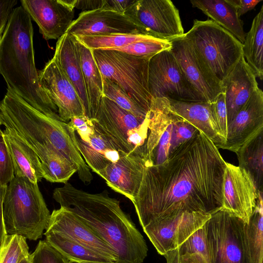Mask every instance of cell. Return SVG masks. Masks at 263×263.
Instances as JSON below:
<instances>
[{
	"label": "cell",
	"instance_id": "cell-1",
	"mask_svg": "<svg viewBox=\"0 0 263 263\" xmlns=\"http://www.w3.org/2000/svg\"><path fill=\"white\" fill-rule=\"evenodd\" d=\"M226 163L215 144L199 131L162 163L147 160L132 201L142 228L179 213L212 215L221 210Z\"/></svg>",
	"mask_w": 263,
	"mask_h": 263
},
{
	"label": "cell",
	"instance_id": "cell-2",
	"mask_svg": "<svg viewBox=\"0 0 263 263\" xmlns=\"http://www.w3.org/2000/svg\"><path fill=\"white\" fill-rule=\"evenodd\" d=\"M52 197L114 249L116 263H143L148 251L144 237L120 201L110 197L107 190L90 193L67 182L55 189Z\"/></svg>",
	"mask_w": 263,
	"mask_h": 263
},
{
	"label": "cell",
	"instance_id": "cell-3",
	"mask_svg": "<svg viewBox=\"0 0 263 263\" xmlns=\"http://www.w3.org/2000/svg\"><path fill=\"white\" fill-rule=\"evenodd\" d=\"M33 36L31 17L21 6L15 7L0 37V75L7 88L31 106L61 121L57 108L40 86Z\"/></svg>",
	"mask_w": 263,
	"mask_h": 263
},
{
	"label": "cell",
	"instance_id": "cell-4",
	"mask_svg": "<svg viewBox=\"0 0 263 263\" xmlns=\"http://www.w3.org/2000/svg\"><path fill=\"white\" fill-rule=\"evenodd\" d=\"M3 211L7 234L32 240L42 237L51 214L37 183L16 176L6 188Z\"/></svg>",
	"mask_w": 263,
	"mask_h": 263
},
{
	"label": "cell",
	"instance_id": "cell-5",
	"mask_svg": "<svg viewBox=\"0 0 263 263\" xmlns=\"http://www.w3.org/2000/svg\"><path fill=\"white\" fill-rule=\"evenodd\" d=\"M184 36L222 85L242 55V44L209 19L194 20L192 28Z\"/></svg>",
	"mask_w": 263,
	"mask_h": 263
},
{
	"label": "cell",
	"instance_id": "cell-6",
	"mask_svg": "<svg viewBox=\"0 0 263 263\" xmlns=\"http://www.w3.org/2000/svg\"><path fill=\"white\" fill-rule=\"evenodd\" d=\"M92 53L102 77L116 83L137 104L148 111L152 100L148 86L150 58L112 49L94 50Z\"/></svg>",
	"mask_w": 263,
	"mask_h": 263
},
{
	"label": "cell",
	"instance_id": "cell-7",
	"mask_svg": "<svg viewBox=\"0 0 263 263\" xmlns=\"http://www.w3.org/2000/svg\"><path fill=\"white\" fill-rule=\"evenodd\" d=\"M245 224L240 218L222 210L211 215L204 224L209 263H251Z\"/></svg>",
	"mask_w": 263,
	"mask_h": 263
},
{
	"label": "cell",
	"instance_id": "cell-8",
	"mask_svg": "<svg viewBox=\"0 0 263 263\" xmlns=\"http://www.w3.org/2000/svg\"><path fill=\"white\" fill-rule=\"evenodd\" d=\"M93 123L120 148L129 153L144 145L148 136V120L137 117L103 96Z\"/></svg>",
	"mask_w": 263,
	"mask_h": 263
},
{
	"label": "cell",
	"instance_id": "cell-9",
	"mask_svg": "<svg viewBox=\"0 0 263 263\" xmlns=\"http://www.w3.org/2000/svg\"><path fill=\"white\" fill-rule=\"evenodd\" d=\"M148 86L152 98L185 102H206L187 80L170 49L151 57Z\"/></svg>",
	"mask_w": 263,
	"mask_h": 263
},
{
	"label": "cell",
	"instance_id": "cell-10",
	"mask_svg": "<svg viewBox=\"0 0 263 263\" xmlns=\"http://www.w3.org/2000/svg\"><path fill=\"white\" fill-rule=\"evenodd\" d=\"M124 13L156 39L170 41L185 33L179 10L170 0H136Z\"/></svg>",
	"mask_w": 263,
	"mask_h": 263
},
{
	"label": "cell",
	"instance_id": "cell-11",
	"mask_svg": "<svg viewBox=\"0 0 263 263\" xmlns=\"http://www.w3.org/2000/svg\"><path fill=\"white\" fill-rule=\"evenodd\" d=\"M211 217L210 214L186 211L154 220L143 230L158 253L163 256L178 248Z\"/></svg>",
	"mask_w": 263,
	"mask_h": 263
},
{
	"label": "cell",
	"instance_id": "cell-12",
	"mask_svg": "<svg viewBox=\"0 0 263 263\" xmlns=\"http://www.w3.org/2000/svg\"><path fill=\"white\" fill-rule=\"evenodd\" d=\"M170 41V50L187 80L206 102H213L223 92L221 83L184 35Z\"/></svg>",
	"mask_w": 263,
	"mask_h": 263
},
{
	"label": "cell",
	"instance_id": "cell-13",
	"mask_svg": "<svg viewBox=\"0 0 263 263\" xmlns=\"http://www.w3.org/2000/svg\"><path fill=\"white\" fill-rule=\"evenodd\" d=\"M257 198L258 191L249 174L238 166L226 162L223 175L221 210L248 223Z\"/></svg>",
	"mask_w": 263,
	"mask_h": 263
},
{
	"label": "cell",
	"instance_id": "cell-14",
	"mask_svg": "<svg viewBox=\"0 0 263 263\" xmlns=\"http://www.w3.org/2000/svg\"><path fill=\"white\" fill-rule=\"evenodd\" d=\"M38 74L40 86L57 108L62 121L85 116L78 93L54 57Z\"/></svg>",
	"mask_w": 263,
	"mask_h": 263
},
{
	"label": "cell",
	"instance_id": "cell-15",
	"mask_svg": "<svg viewBox=\"0 0 263 263\" xmlns=\"http://www.w3.org/2000/svg\"><path fill=\"white\" fill-rule=\"evenodd\" d=\"M20 3L46 40L60 39L74 21L71 0H21Z\"/></svg>",
	"mask_w": 263,
	"mask_h": 263
},
{
	"label": "cell",
	"instance_id": "cell-16",
	"mask_svg": "<svg viewBox=\"0 0 263 263\" xmlns=\"http://www.w3.org/2000/svg\"><path fill=\"white\" fill-rule=\"evenodd\" d=\"M147 161L145 144L129 153L124 152L118 161L107 165L98 175L112 190L132 202L138 193Z\"/></svg>",
	"mask_w": 263,
	"mask_h": 263
},
{
	"label": "cell",
	"instance_id": "cell-17",
	"mask_svg": "<svg viewBox=\"0 0 263 263\" xmlns=\"http://www.w3.org/2000/svg\"><path fill=\"white\" fill-rule=\"evenodd\" d=\"M67 32L74 36L111 34L147 35L142 27L124 13L105 9L82 12Z\"/></svg>",
	"mask_w": 263,
	"mask_h": 263
},
{
	"label": "cell",
	"instance_id": "cell-18",
	"mask_svg": "<svg viewBox=\"0 0 263 263\" xmlns=\"http://www.w3.org/2000/svg\"><path fill=\"white\" fill-rule=\"evenodd\" d=\"M263 129V92L258 88L228 126L226 142L220 148L236 153L241 146Z\"/></svg>",
	"mask_w": 263,
	"mask_h": 263
},
{
	"label": "cell",
	"instance_id": "cell-19",
	"mask_svg": "<svg viewBox=\"0 0 263 263\" xmlns=\"http://www.w3.org/2000/svg\"><path fill=\"white\" fill-rule=\"evenodd\" d=\"M46 230L66 236L116 262L117 257L114 249L77 216L64 208L52 211Z\"/></svg>",
	"mask_w": 263,
	"mask_h": 263
},
{
	"label": "cell",
	"instance_id": "cell-20",
	"mask_svg": "<svg viewBox=\"0 0 263 263\" xmlns=\"http://www.w3.org/2000/svg\"><path fill=\"white\" fill-rule=\"evenodd\" d=\"M228 126L259 87L256 77L242 55L222 84Z\"/></svg>",
	"mask_w": 263,
	"mask_h": 263
},
{
	"label": "cell",
	"instance_id": "cell-21",
	"mask_svg": "<svg viewBox=\"0 0 263 263\" xmlns=\"http://www.w3.org/2000/svg\"><path fill=\"white\" fill-rule=\"evenodd\" d=\"M93 123L94 132L87 141L81 140L75 133L74 135L77 147L85 163L98 174L107 165L118 161L124 152Z\"/></svg>",
	"mask_w": 263,
	"mask_h": 263
},
{
	"label": "cell",
	"instance_id": "cell-22",
	"mask_svg": "<svg viewBox=\"0 0 263 263\" xmlns=\"http://www.w3.org/2000/svg\"><path fill=\"white\" fill-rule=\"evenodd\" d=\"M53 57L74 86L82 102L85 116L89 118L88 101L76 37L67 32L59 39Z\"/></svg>",
	"mask_w": 263,
	"mask_h": 263
},
{
	"label": "cell",
	"instance_id": "cell-23",
	"mask_svg": "<svg viewBox=\"0 0 263 263\" xmlns=\"http://www.w3.org/2000/svg\"><path fill=\"white\" fill-rule=\"evenodd\" d=\"M168 100L174 114L194 125L219 148L223 142L217 131L213 102Z\"/></svg>",
	"mask_w": 263,
	"mask_h": 263
},
{
	"label": "cell",
	"instance_id": "cell-24",
	"mask_svg": "<svg viewBox=\"0 0 263 263\" xmlns=\"http://www.w3.org/2000/svg\"><path fill=\"white\" fill-rule=\"evenodd\" d=\"M12 160L14 175L24 177L34 183L43 178L40 160L35 152L10 129L3 131Z\"/></svg>",
	"mask_w": 263,
	"mask_h": 263
},
{
	"label": "cell",
	"instance_id": "cell-25",
	"mask_svg": "<svg viewBox=\"0 0 263 263\" xmlns=\"http://www.w3.org/2000/svg\"><path fill=\"white\" fill-rule=\"evenodd\" d=\"M193 7L201 10L216 24L229 32L242 44L246 33L243 23L232 0H192Z\"/></svg>",
	"mask_w": 263,
	"mask_h": 263
},
{
	"label": "cell",
	"instance_id": "cell-26",
	"mask_svg": "<svg viewBox=\"0 0 263 263\" xmlns=\"http://www.w3.org/2000/svg\"><path fill=\"white\" fill-rule=\"evenodd\" d=\"M23 141L38 156L41 162L43 178L46 180L65 184L77 172L74 166L65 156L53 148Z\"/></svg>",
	"mask_w": 263,
	"mask_h": 263
},
{
	"label": "cell",
	"instance_id": "cell-27",
	"mask_svg": "<svg viewBox=\"0 0 263 263\" xmlns=\"http://www.w3.org/2000/svg\"><path fill=\"white\" fill-rule=\"evenodd\" d=\"M77 41L88 101L89 118L92 119L95 117L100 101L103 96L102 77L94 59L92 50L77 39Z\"/></svg>",
	"mask_w": 263,
	"mask_h": 263
},
{
	"label": "cell",
	"instance_id": "cell-28",
	"mask_svg": "<svg viewBox=\"0 0 263 263\" xmlns=\"http://www.w3.org/2000/svg\"><path fill=\"white\" fill-rule=\"evenodd\" d=\"M46 240L71 262L116 263L107 256L56 232L46 231Z\"/></svg>",
	"mask_w": 263,
	"mask_h": 263
},
{
	"label": "cell",
	"instance_id": "cell-29",
	"mask_svg": "<svg viewBox=\"0 0 263 263\" xmlns=\"http://www.w3.org/2000/svg\"><path fill=\"white\" fill-rule=\"evenodd\" d=\"M263 129L246 141L236 153L238 166L251 176L259 192L263 185Z\"/></svg>",
	"mask_w": 263,
	"mask_h": 263
},
{
	"label": "cell",
	"instance_id": "cell-30",
	"mask_svg": "<svg viewBox=\"0 0 263 263\" xmlns=\"http://www.w3.org/2000/svg\"><path fill=\"white\" fill-rule=\"evenodd\" d=\"M175 114L170 108L165 98H152L148 120V136L146 141V157L151 154L157 146L160 138L168 126L172 123Z\"/></svg>",
	"mask_w": 263,
	"mask_h": 263
},
{
	"label": "cell",
	"instance_id": "cell-31",
	"mask_svg": "<svg viewBox=\"0 0 263 263\" xmlns=\"http://www.w3.org/2000/svg\"><path fill=\"white\" fill-rule=\"evenodd\" d=\"M242 56L256 78H263V5L242 43Z\"/></svg>",
	"mask_w": 263,
	"mask_h": 263
},
{
	"label": "cell",
	"instance_id": "cell-32",
	"mask_svg": "<svg viewBox=\"0 0 263 263\" xmlns=\"http://www.w3.org/2000/svg\"><path fill=\"white\" fill-rule=\"evenodd\" d=\"M245 233L251 263H262L263 259V201L262 192L258 191L256 205L246 223Z\"/></svg>",
	"mask_w": 263,
	"mask_h": 263
},
{
	"label": "cell",
	"instance_id": "cell-33",
	"mask_svg": "<svg viewBox=\"0 0 263 263\" xmlns=\"http://www.w3.org/2000/svg\"><path fill=\"white\" fill-rule=\"evenodd\" d=\"M74 36L82 44L92 50L117 49L152 37L143 34H111Z\"/></svg>",
	"mask_w": 263,
	"mask_h": 263
},
{
	"label": "cell",
	"instance_id": "cell-34",
	"mask_svg": "<svg viewBox=\"0 0 263 263\" xmlns=\"http://www.w3.org/2000/svg\"><path fill=\"white\" fill-rule=\"evenodd\" d=\"M103 96L135 116L145 118L148 111L137 104L118 85L102 78Z\"/></svg>",
	"mask_w": 263,
	"mask_h": 263
},
{
	"label": "cell",
	"instance_id": "cell-35",
	"mask_svg": "<svg viewBox=\"0 0 263 263\" xmlns=\"http://www.w3.org/2000/svg\"><path fill=\"white\" fill-rule=\"evenodd\" d=\"M29 255L25 237L8 234L0 249V263H18Z\"/></svg>",
	"mask_w": 263,
	"mask_h": 263
},
{
	"label": "cell",
	"instance_id": "cell-36",
	"mask_svg": "<svg viewBox=\"0 0 263 263\" xmlns=\"http://www.w3.org/2000/svg\"><path fill=\"white\" fill-rule=\"evenodd\" d=\"M171 46L170 41L151 37L123 47L112 50L140 58H151L162 51L170 49Z\"/></svg>",
	"mask_w": 263,
	"mask_h": 263
},
{
	"label": "cell",
	"instance_id": "cell-37",
	"mask_svg": "<svg viewBox=\"0 0 263 263\" xmlns=\"http://www.w3.org/2000/svg\"><path fill=\"white\" fill-rule=\"evenodd\" d=\"M180 256L198 254L209 263V252L204 226L190 235L178 248Z\"/></svg>",
	"mask_w": 263,
	"mask_h": 263
},
{
	"label": "cell",
	"instance_id": "cell-38",
	"mask_svg": "<svg viewBox=\"0 0 263 263\" xmlns=\"http://www.w3.org/2000/svg\"><path fill=\"white\" fill-rule=\"evenodd\" d=\"M198 132L194 125L176 115L173 123L169 154L180 145L194 137Z\"/></svg>",
	"mask_w": 263,
	"mask_h": 263
},
{
	"label": "cell",
	"instance_id": "cell-39",
	"mask_svg": "<svg viewBox=\"0 0 263 263\" xmlns=\"http://www.w3.org/2000/svg\"><path fill=\"white\" fill-rule=\"evenodd\" d=\"M30 257L31 263H72L46 240L39 241Z\"/></svg>",
	"mask_w": 263,
	"mask_h": 263
},
{
	"label": "cell",
	"instance_id": "cell-40",
	"mask_svg": "<svg viewBox=\"0 0 263 263\" xmlns=\"http://www.w3.org/2000/svg\"><path fill=\"white\" fill-rule=\"evenodd\" d=\"M14 177L11 157L0 128V185L7 186Z\"/></svg>",
	"mask_w": 263,
	"mask_h": 263
},
{
	"label": "cell",
	"instance_id": "cell-41",
	"mask_svg": "<svg viewBox=\"0 0 263 263\" xmlns=\"http://www.w3.org/2000/svg\"><path fill=\"white\" fill-rule=\"evenodd\" d=\"M213 104L217 131L223 142L222 146L226 142L228 132L227 110L223 92L217 96Z\"/></svg>",
	"mask_w": 263,
	"mask_h": 263
},
{
	"label": "cell",
	"instance_id": "cell-42",
	"mask_svg": "<svg viewBox=\"0 0 263 263\" xmlns=\"http://www.w3.org/2000/svg\"><path fill=\"white\" fill-rule=\"evenodd\" d=\"M73 129L74 133L81 140L87 141L94 132L92 119L85 116L72 118L67 122Z\"/></svg>",
	"mask_w": 263,
	"mask_h": 263
},
{
	"label": "cell",
	"instance_id": "cell-43",
	"mask_svg": "<svg viewBox=\"0 0 263 263\" xmlns=\"http://www.w3.org/2000/svg\"><path fill=\"white\" fill-rule=\"evenodd\" d=\"M17 0H0V37L3 34Z\"/></svg>",
	"mask_w": 263,
	"mask_h": 263
},
{
	"label": "cell",
	"instance_id": "cell-44",
	"mask_svg": "<svg viewBox=\"0 0 263 263\" xmlns=\"http://www.w3.org/2000/svg\"><path fill=\"white\" fill-rule=\"evenodd\" d=\"M74 8L83 11L104 9L105 0H71Z\"/></svg>",
	"mask_w": 263,
	"mask_h": 263
},
{
	"label": "cell",
	"instance_id": "cell-45",
	"mask_svg": "<svg viewBox=\"0 0 263 263\" xmlns=\"http://www.w3.org/2000/svg\"><path fill=\"white\" fill-rule=\"evenodd\" d=\"M135 1L136 0H105L104 9L124 13Z\"/></svg>",
	"mask_w": 263,
	"mask_h": 263
},
{
	"label": "cell",
	"instance_id": "cell-46",
	"mask_svg": "<svg viewBox=\"0 0 263 263\" xmlns=\"http://www.w3.org/2000/svg\"><path fill=\"white\" fill-rule=\"evenodd\" d=\"M262 0H232L237 8V13L239 17L249 11L253 9Z\"/></svg>",
	"mask_w": 263,
	"mask_h": 263
},
{
	"label": "cell",
	"instance_id": "cell-47",
	"mask_svg": "<svg viewBox=\"0 0 263 263\" xmlns=\"http://www.w3.org/2000/svg\"><path fill=\"white\" fill-rule=\"evenodd\" d=\"M6 187L0 185V249L8 235L5 230L3 211V200Z\"/></svg>",
	"mask_w": 263,
	"mask_h": 263
},
{
	"label": "cell",
	"instance_id": "cell-48",
	"mask_svg": "<svg viewBox=\"0 0 263 263\" xmlns=\"http://www.w3.org/2000/svg\"><path fill=\"white\" fill-rule=\"evenodd\" d=\"M180 263H208L205 259L198 254L185 253L180 256Z\"/></svg>",
	"mask_w": 263,
	"mask_h": 263
},
{
	"label": "cell",
	"instance_id": "cell-49",
	"mask_svg": "<svg viewBox=\"0 0 263 263\" xmlns=\"http://www.w3.org/2000/svg\"><path fill=\"white\" fill-rule=\"evenodd\" d=\"M163 256L166 258L167 263H180V256L178 248L168 251Z\"/></svg>",
	"mask_w": 263,
	"mask_h": 263
},
{
	"label": "cell",
	"instance_id": "cell-50",
	"mask_svg": "<svg viewBox=\"0 0 263 263\" xmlns=\"http://www.w3.org/2000/svg\"><path fill=\"white\" fill-rule=\"evenodd\" d=\"M18 263H31L30 260V255L24 258Z\"/></svg>",
	"mask_w": 263,
	"mask_h": 263
},
{
	"label": "cell",
	"instance_id": "cell-51",
	"mask_svg": "<svg viewBox=\"0 0 263 263\" xmlns=\"http://www.w3.org/2000/svg\"><path fill=\"white\" fill-rule=\"evenodd\" d=\"M3 125V121H2V119L1 118V112H0V128H1V125Z\"/></svg>",
	"mask_w": 263,
	"mask_h": 263
}]
</instances>
